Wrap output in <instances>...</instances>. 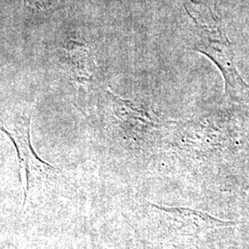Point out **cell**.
Instances as JSON below:
<instances>
[{"mask_svg": "<svg viewBox=\"0 0 249 249\" xmlns=\"http://www.w3.org/2000/svg\"><path fill=\"white\" fill-rule=\"evenodd\" d=\"M32 107H23L12 115H7L1 119V130L6 134L17 151L18 165L23 170L25 177L24 202L26 204L29 194L43 183L48 181L56 173L50 163L42 160L34 150L31 142ZM19 171V172H20Z\"/></svg>", "mask_w": 249, "mask_h": 249, "instance_id": "cell-2", "label": "cell"}, {"mask_svg": "<svg viewBox=\"0 0 249 249\" xmlns=\"http://www.w3.org/2000/svg\"><path fill=\"white\" fill-rule=\"evenodd\" d=\"M196 15L188 14L194 20L197 39L195 49L213 61L225 80L226 92L231 98H249V86L242 79L234 63V53L230 41L224 36L220 21L208 9V18L203 11L195 9Z\"/></svg>", "mask_w": 249, "mask_h": 249, "instance_id": "cell-1", "label": "cell"}, {"mask_svg": "<svg viewBox=\"0 0 249 249\" xmlns=\"http://www.w3.org/2000/svg\"><path fill=\"white\" fill-rule=\"evenodd\" d=\"M65 51L69 67L76 79L81 82L91 80L95 64L86 43L80 39H70Z\"/></svg>", "mask_w": 249, "mask_h": 249, "instance_id": "cell-3", "label": "cell"}]
</instances>
